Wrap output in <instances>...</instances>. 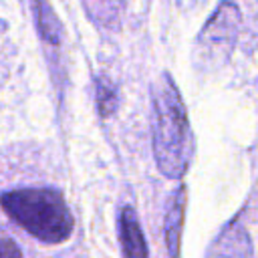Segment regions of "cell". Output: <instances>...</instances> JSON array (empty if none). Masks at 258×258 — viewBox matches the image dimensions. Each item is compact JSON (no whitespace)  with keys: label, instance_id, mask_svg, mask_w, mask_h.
<instances>
[{"label":"cell","instance_id":"obj_1","mask_svg":"<svg viewBox=\"0 0 258 258\" xmlns=\"http://www.w3.org/2000/svg\"><path fill=\"white\" fill-rule=\"evenodd\" d=\"M151 129L157 169L169 179L183 177L196 143L185 105L169 73H161L151 85Z\"/></svg>","mask_w":258,"mask_h":258},{"label":"cell","instance_id":"obj_2","mask_svg":"<svg viewBox=\"0 0 258 258\" xmlns=\"http://www.w3.org/2000/svg\"><path fill=\"white\" fill-rule=\"evenodd\" d=\"M0 206L28 234L46 244H60L71 238L75 222L60 196L50 187H18L2 194Z\"/></svg>","mask_w":258,"mask_h":258},{"label":"cell","instance_id":"obj_3","mask_svg":"<svg viewBox=\"0 0 258 258\" xmlns=\"http://www.w3.org/2000/svg\"><path fill=\"white\" fill-rule=\"evenodd\" d=\"M242 24V14L240 8L224 0L210 20L204 24L198 36V52L202 54L204 62H218L228 56V52L234 48V42L238 38V30Z\"/></svg>","mask_w":258,"mask_h":258},{"label":"cell","instance_id":"obj_4","mask_svg":"<svg viewBox=\"0 0 258 258\" xmlns=\"http://www.w3.org/2000/svg\"><path fill=\"white\" fill-rule=\"evenodd\" d=\"M119 240H121V248L125 256H137L143 258L149 254L139 220L133 212V208L125 206L119 214Z\"/></svg>","mask_w":258,"mask_h":258},{"label":"cell","instance_id":"obj_5","mask_svg":"<svg viewBox=\"0 0 258 258\" xmlns=\"http://www.w3.org/2000/svg\"><path fill=\"white\" fill-rule=\"evenodd\" d=\"M185 185H179L169 204H167V212H165V242H167V252L171 256L179 254V240H181V226H183V214H185Z\"/></svg>","mask_w":258,"mask_h":258},{"label":"cell","instance_id":"obj_6","mask_svg":"<svg viewBox=\"0 0 258 258\" xmlns=\"http://www.w3.org/2000/svg\"><path fill=\"white\" fill-rule=\"evenodd\" d=\"M95 87H97V107H99L101 115L103 117L113 115L115 109H117V93H115V87L109 85L105 79H97Z\"/></svg>","mask_w":258,"mask_h":258},{"label":"cell","instance_id":"obj_7","mask_svg":"<svg viewBox=\"0 0 258 258\" xmlns=\"http://www.w3.org/2000/svg\"><path fill=\"white\" fill-rule=\"evenodd\" d=\"M175 2H177L179 8H183V10H191V8H198L200 4H204L206 0H175Z\"/></svg>","mask_w":258,"mask_h":258}]
</instances>
